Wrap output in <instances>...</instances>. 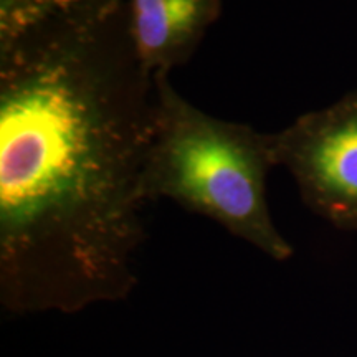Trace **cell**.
<instances>
[{"label": "cell", "instance_id": "6da1fadb", "mask_svg": "<svg viewBox=\"0 0 357 357\" xmlns=\"http://www.w3.org/2000/svg\"><path fill=\"white\" fill-rule=\"evenodd\" d=\"M154 118L128 0H61L0 38L7 314H75L131 296Z\"/></svg>", "mask_w": 357, "mask_h": 357}, {"label": "cell", "instance_id": "7a4b0ae2", "mask_svg": "<svg viewBox=\"0 0 357 357\" xmlns=\"http://www.w3.org/2000/svg\"><path fill=\"white\" fill-rule=\"evenodd\" d=\"M155 118L144 171L147 202L169 199L207 217L276 261L293 245L275 225L266 199L276 167L273 132L213 118L187 101L169 75H154Z\"/></svg>", "mask_w": 357, "mask_h": 357}, {"label": "cell", "instance_id": "3957f363", "mask_svg": "<svg viewBox=\"0 0 357 357\" xmlns=\"http://www.w3.org/2000/svg\"><path fill=\"white\" fill-rule=\"evenodd\" d=\"M273 151L312 213L357 230V89L273 132Z\"/></svg>", "mask_w": 357, "mask_h": 357}, {"label": "cell", "instance_id": "277c9868", "mask_svg": "<svg viewBox=\"0 0 357 357\" xmlns=\"http://www.w3.org/2000/svg\"><path fill=\"white\" fill-rule=\"evenodd\" d=\"M128 7L137 58L154 77L189 63L223 6L222 0H128Z\"/></svg>", "mask_w": 357, "mask_h": 357}, {"label": "cell", "instance_id": "5b68a950", "mask_svg": "<svg viewBox=\"0 0 357 357\" xmlns=\"http://www.w3.org/2000/svg\"><path fill=\"white\" fill-rule=\"evenodd\" d=\"M61 0H0V38L10 37Z\"/></svg>", "mask_w": 357, "mask_h": 357}]
</instances>
